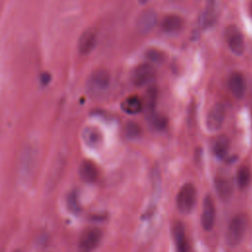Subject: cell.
<instances>
[{
  "mask_svg": "<svg viewBox=\"0 0 252 252\" xmlns=\"http://www.w3.org/2000/svg\"><path fill=\"white\" fill-rule=\"evenodd\" d=\"M228 89L233 96L240 98L244 95L247 88L246 78L239 71H233L228 77Z\"/></svg>",
  "mask_w": 252,
  "mask_h": 252,
  "instance_id": "cell-9",
  "label": "cell"
},
{
  "mask_svg": "<svg viewBox=\"0 0 252 252\" xmlns=\"http://www.w3.org/2000/svg\"><path fill=\"white\" fill-rule=\"evenodd\" d=\"M197 191L193 183L187 182L182 185L176 196V207L182 214H189L195 207Z\"/></svg>",
  "mask_w": 252,
  "mask_h": 252,
  "instance_id": "cell-2",
  "label": "cell"
},
{
  "mask_svg": "<svg viewBox=\"0 0 252 252\" xmlns=\"http://www.w3.org/2000/svg\"><path fill=\"white\" fill-rule=\"evenodd\" d=\"M150 121H151L152 126L158 130L165 129L167 126V123H168L167 118L163 114H159V113H154L151 116Z\"/></svg>",
  "mask_w": 252,
  "mask_h": 252,
  "instance_id": "cell-24",
  "label": "cell"
},
{
  "mask_svg": "<svg viewBox=\"0 0 252 252\" xmlns=\"http://www.w3.org/2000/svg\"><path fill=\"white\" fill-rule=\"evenodd\" d=\"M13 252H24L22 249H16V250H14Z\"/></svg>",
  "mask_w": 252,
  "mask_h": 252,
  "instance_id": "cell-26",
  "label": "cell"
},
{
  "mask_svg": "<svg viewBox=\"0 0 252 252\" xmlns=\"http://www.w3.org/2000/svg\"><path fill=\"white\" fill-rule=\"evenodd\" d=\"M173 238L178 252H188L189 244L186 237L184 225L180 221H176L173 225Z\"/></svg>",
  "mask_w": 252,
  "mask_h": 252,
  "instance_id": "cell-13",
  "label": "cell"
},
{
  "mask_svg": "<svg viewBox=\"0 0 252 252\" xmlns=\"http://www.w3.org/2000/svg\"><path fill=\"white\" fill-rule=\"evenodd\" d=\"M80 175L86 182H94L98 176L96 165L91 160H84L80 165Z\"/></svg>",
  "mask_w": 252,
  "mask_h": 252,
  "instance_id": "cell-17",
  "label": "cell"
},
{
  "mask_svg": "<svg viewBox=\"0 0 252 252\" xmlns=\"http://www.w3.org/2000/svg\"><path fill=\"white\" fill-rule=\"evenodd\" d=\"M102 237V232L97 227L86 229L79 238V252H93L99 244Z\"/></svg>",
  "mask_w": 252,
  "mask_h": 252,
  "instance_id": "cell-4",
  "label": "cell"
},
{
  "mask_svg": "<svg viewBox=\"0 0 252 252\" xmlns=\"http://www.w3.org/2000/svg\"><path fill=\"white\" fill-rule=\"evenodd\" d=\"M157 96H158V91H157V88L153 87V88H150L148 91H147V94H146V98H145V104L147 106L148 109H153L156 105V101H157Z\"/></svg>",
  "mask_w": 252,
  "mask_h": 252,
  "instance_id": "cell-25",
  "label": "cell"
},
{
  "mask_svg": "<svg viewBox=\"0 0 252 252\" xmlns=\"http://www.w3.org/2000/svg\"><path fill=\"white\" fill-rule=\"evenodd\" d=\"M215 187L219 197L221 200H228L233 193V186L231 182L223 176H218L215 179Z\"/></svg>",
  "mask_w": 252,
  "mask_h": 252,
  "instance_id": "cell-14",
  "label": "cell"
},
{
  "mask_svg": "<svg viewBox=\"0 0 252 252\" xmlns=\"http://www.w3.org/2000/svg\"><path fill=\"white\" fill-rule=\"evenodd\" d=\"M250 10H251V13H252V4H251V7H250Z\"/></svg>",
  "mask_w": 252,
  "mask_h": 252,
  "instance_id": "cell-27",
  "label": "cell"
},
{
  "mask_svg": "<svg viewBox=\"0 0 252 252\" xmlns=\"http://www.w3.org/2000/svg\"><path fill=\"white\" fill-rule=\"evenodd\" d=\"M36 154L32 147H29L24 150L23 156L21 158V174L23 176L30 175L35 165Z\"/></svg>",
  "mask_w": 252,
  "mask_h": 252,
  "instance_id": "cell-12",
  "label": "cell"
},
{
  "mask_svg": "<svg viewBox=\"0 0 252 252\" xmlns=\"http://www.w3.org/2000/svg\"><path fill=\"white\" fill-rule=\"evenodd\" d=\"M110 73L104 68L95 69L90 77L91 86L97 91L106 90L110 84Z\"/></svg>",
  "mask_w": 252,
  "mask_h": 252,
  "instance_id": "cell-11",
  "label": "cell"
},
{
  "mask_svg": "<svg viewBox=\"0 0 252 252\" xmlns=\"http://www.w3.org/2000/svg\"><path fill=\"white\" fill-rule=\"evenodd\" d=\"M143 106H144L143 100L137 94L129 95L125 99H123L121 102V108L123 109V111L129 114H135L140 112Z\"/></svg>",
  "mask_w": 252,
  "mask_h": 252,
  "instance_id": "cell-16",
  "label": "cell"
},
{
  "mask_svg": "<svg viewBox=\"0 0 252 252\" xmlns=\"http://www.w3.org/2000/svg\"><path fill=\"white\" fill-rule=\"evenodd\" d=\"M124 132L128 138L136 139L142 135V128L138 123L134 121H128L124 126Z\"/></svg>",
  "mask_w": 252,
  "mask_h": 252,
  "instance_id": "cell-22",
  "label": "cell"
},
{
  "mask_svg": "<svg viewBox=\"0 0 252 252\" xmlns=\"http://www.w3.org/2000/svg\"><path fill=\"white\" fill-rule=\"evenodd\" d=\"M229 144V139L225 135H220L217 137L213 144V151L215 155L219 158H224L227 155Z\"/></svg>",
  "mask_w": 252,
  "mask_h": 252,
  "instance_id": "cell-18",
  "label": "cell"
},
{
  "mask_svg": "<svg viewBox=\"0 0 252 252\" xmlns=\"http://www.w3.org/2000/svg\"><path fill=\"white\" fill-rule=\"evenodd\" d=\"M96 40H97V32L94 29L90 28L85 32H83L78 41V49L80 53L81 54L90 53L95 46Z\"/></svg>",
  "mask_w": 252,
  "mask_h": 252,
  "instance_id": "cell-10",
  "label": "cell"
},
{
  "mask_svg": "<svg viewBox=\"0 0 252 252\" xmlns=\"http://www.w3.org/2000/svg\"><path fill=\"white\" fill-rule=\"evenodd\" d=\"M224 38L226 44L228 45L229 49L237 54L240 55L243 53L245 49V41L244 36L240 29L235 25H228L224 29Z\"/></svg>",
  "mask_w": 252,
  "mask_h": 252,
  "instance_id": "cell-3",
  "label": "cell"
},
{
  "mask_svg": "<svg viewBox=\"0 0 252 252\" xmlns=\"http://www.w3.org/2000/svg\"><path fill=\"white\" fill-rule=\"evenodd\" d=\"M145 56L151 61L155 63H160L165 59V54L163 51L158 48H149L145 52Z\"/></svg>",
  "mask_w": 252,
  "mask_h": 252,
  "instance_id": "cell-23",
  "label": "cell"
},
{
  "mask_svg": "<svg viewBox=\"0 0 252 252\" xmlns=\"http://www.w3.org/2000/svg\"><path fill=\"white\" fill-rule=\"evenodd\" d=\"M216 207L213 198L207 195L203 201V209L201 215V224L205 230H211L215 225Z\"/></svg>",
  "mask_w": 252,
  "mask_h": 252,
  "instance_id": "cell-8",
  "label": "cell"
},
{
  "mask_svg": "<svg viewBox=\"0 0 252 252\" xmlns=\"http://www.w3.org/2000/svg\"><path fill=\"white\" fill-rule=\"evenodd\" d=\"M215 2H208L207 6L205 7V10L203 11L201 18H200V22L201 25L205 28L210 27L211 25H213V23L216 20V7H215Z\"/></svg>",
  "mask_w": 252,
  "mask_h": 252,
  "instance_id": "cell-19",
  "label": "cell"
},
{
  "mask_svg": "<svg viewBox=\"0 0 252 252\" xmlns=\"http://www.w3.org/2000/svg\"><path fill=\"white\" fill-rule=\"evenodd\" d=\"M236 181L239 188H246L251 181V170L247 165H242L238 168L236 173Z\"/></svg>",
  "mask_w": 252,
  "mask_h": 252,
  "instance_id": "cell-20",
  "label": "cell"
},
{
  "mask_svg": "<svg viewBox=\"0 0 252 252\" xmlns=\"http://www.w3.org/2000/svg\"><path fill=\"white\" fill-rule=\"evenodd\" d=\"M248 227V218L245 214L239 213L230 220L225 240L229 246H237L243 239Z\"/></svg>",
  "mask_w": 252,
  "mask_h": 252,
  "instance_id": "cell-1",
  "label": "cell"
},
{
  "mask_svg": "<svg viewBox=\"0 0 252 252\" xmlns=\"http://www.w3.org/2000/svg\"><path fill=\"white\" fill-rule=\"evenodd\" d=\"M157 21L158 15L156 11L152 8H147L139 13L136 19L135 26L139 32L148 33L155 28Z\"/></svg>",
  "mask_w": 252,
  "mask_h": 252,
  "instance_id": "cell-6",
  "label": "cell"
},
{
  "mask_svg": "<svg viewBox=\"0 0 252 252\" xmlns=\"http://www.w3.org/2000/svg\"><path fill=\"white\" fill-rule=\"evenodd\" d=\"M84 139L88 145L94 147L100 143L101 134L96 128L89 127V128H86L84 131Z\"/></svg>",
  "mask_w": 252,
  "mask_h": 252,
  "instance_id": "cell-21",
  "label": "cell"
},
{
  "mask_svg": "<svg viewBox=\"0 0 252 252\" xmlns=\"http://www.w3.org/2000/svg\"><path fill=\"white\" fill-rule=\"evenodd\" d=\"M155 76V68L150 63L136 66L131 73V81L135 86L141 87L148 84Z\"/></svg>",
  "mask_w": 252,
  "mask_h": 252,
  "instance_id": "cell-7",
  "label": "cell"
},
{
  "mask_svg": "<svg viewBox=\"0 0 252 252\" xmlns=\"http://www.w3.org/2000/svg\"><path fill=\"white\" fill-rule=\"evenodd\" d=\"M225 107L220 102L213 104L206 115V126L210 131L219 130L224 122Z\"/></svg>",
  "mask_w": 252,
  "mask_h": 252,
  "instance_id": "cell-5",
  "label": "cell"
},
{
  "mask_svg": "<svg viewBox=\"0 0 252 252\" xmlns=\"http://www.w3.org/2000/svg\"><path fill=\"white\" fill-rule=\"evenodd\" d=\"M184 26V20L177 14L166 15L161 22V28L164 32H174L180 31Z\"/></svg>",
  "mask_w": 252,
  "mask_h": 252,
  "instance_id": "cell-15",
  "label": "cell"
}]
</instances>
